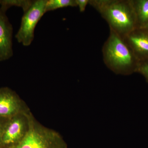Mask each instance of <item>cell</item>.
<instances>
[{
  "instance_id": "1",
  "label": "cell",
  "mask_w": 148,
  "mask_h": 148,
  "mask_svg": "<svg viewBox=\"0 0 148 148\" xmlns=\"http://www.w3.org/2000/svg\"><path fill=\"white\" fill-rule=\"evenodd\" d=\"M88 4L123 38L137 28L132 0H89Z\"/></svg>"
},
{
  "instance_id": "2",
  "label": "cell",
  "mask_w": 148,
  "mask_h": 148,
  "mask_svg": "<svg viewBox=\"0 0 148 148\" xmlns=\"http://www.w3.org/2000/svg\"><path fill=\"white\" fill-rule=\"evenodd\" d=\"M102 53L106 66L114 73L128 75L137 73L140 62L124 39L110 29Z\"/></svg>"
},
{
  "instance_id": "3",
  "label": "cell",
  "mask_w": 148,
  "mask_h": 148,
  "mask_svg": "<svg viewBox=\"0 0 148 148\" xmlns=\"http://www.w3.org/2000/svg\"><path fill=\"white\" fill-rule=\"evenodd\" d=\"M29 127L23 140L11 148H68L61 135L56 130L37 121L32 112L29 115Z\"/></svg>"
},
{
  "instance_id": "4",
  "label": "cell",
  "mask_w": 148,
  "mask_h": 148,
  "mask_svg": "<svg viewBox=\"0 0 148 148\" xmlns=\"http://www.w3.org/2000/svg\"><path fill=\"white\" fill-rule=\"evenodd\" d=\"M46 2L47 0L33 1L29 8L24 12L15 36L17 42L24 46H29L33 42L37 24L46 13Z\"/></svg>"
},
{
  "instance_id": "5",
  "label": "cell",
  "mask_w": 148,
  "mask_h": 148,
  "mask_svg": "<svg viewBox=\"0 0 148 148\" xmlns=\"http://www.w3.org/2000/svg\"><path fill=\"white\" fill-rule=\"evenodd\" d=\"M31 113L18 114L8 119L3 132L1 147H11L23 140L29 130Z\"/></svg>"
},
{
  "instance_id": "6",
  "label": "cell",
  "mask_w": 148,
  "mask_h": 148,
  "mask_svg": "<svg viewBox=\"0 0 148 148\" xmlns=\"http://www.w3.org/2000/svg\"><path fill=\"white\" fill-rule=\"evenodd\" d=\"M31 112L29 107L16 92L8 87L0 88V117L10 118Z\"/></svg>"
},
{
  "instance_id": "7",
  "label": "cell",
  "mask_w": 148,
  "mask_h": 148,
  "mask_svg": "<svg viewBox=\"0 0 148 148\" xmlns=\"http://www.w3.org/2000/svg\"><path fill=\"white\" fill-rule=\"evenodd\" d=\"M139 62L148 60V31L137 28L124 38Z\"/></svg>"
},
{
  "instance_id": "8",
  "label": "cell",
  "mask_w": 148,
  "mask_h": 148,
  "mask_svg": "<svg viewBox=\"0 0 148 148\" xmlns=\"http://www.w3.org/2000/svg\"><path fill=\"white\" fill-rule=\"evenodd\" d=\"M5 12L0 8V61L8 60L13 54V28Z\"/></svg>"
},
{
  "instance_id": "9",
  "label": "cell",
  "mask_w": 148,
  "mask_h": 148,
  "mask_svg": "<svg viewBox=\"0 0 148 148\" xmlns=\"http://www.w3.org/2000/svg\"><path fill=\"white\" fill-rule=\"evenodd\" d=\"M137 28H145L148 24V0H132Z\"/></svg>"
},
{
  "instance_id": "10",
  "label": "cell",
  "mask_w": 148,
  "mask_h": 148,
  "mask_svg": "<svg viewBox=\"0 0 148 148\" xmlns=\"http://www.w3.org/2000/svg\"><path fill=\"white\" fill-rule=\"evenodd\" d=\"M69 7H77L76 0H47L46 12Z\"/></svg>"
},
{
  "instance_id": "11",
  "label": "cell",
  "mask_w": 148,
  "mask_h": 148,
  "mask_svg": "<svg viewBox=\"0 0 148 148\" xmlns=\"http://www.w3.org/2000/svg\"><path fill=\"white\" fill-rule=\"evenodd\" d=\"M33 1L27 0H0V8L5 11L12 6L21 7L25 12L31 5Z\"/></svg>"
},
{
  "instance_id": "12",
  "label": "cell",
  "mask_w": 148,
  "mask_h": 148,
  "mask_svg": "<svg viewBox=\"0 0 148 148\" xmlns=\"http://www.w3.org/2000/svg\"><path fill=\"white\" fill-rule=\"evenodd\" d=\"M137 73L142 75L148 83V60L140 62Z\"/></svg>"
},
{
  "instance_id": "13",
  "label": "cell",
  "mask_w": 148,
  "mask_h": 148,
  "mask_svg": "<svg viewBox=\"0 0 148 148\" xmlns=\"http://www.w3.org/2000/svg\"><path fill=\"white\" fill-rule=\"evenodd\" d=\"M89 0H76L77 6L79 8L80 12H84L85 10L86 6L89 4Z\"/></svg>"
},
{
  "instance_id": "14",
  "label": "cell",
  "mask_w": 148,
  "mask_h": 148,
  "mask_svg": "<svg viewBox=\"0 0 148 148\" xmlns=\"http://www.w3.org/2000/svg\"><path fill=\"white\" fill-rule=\"evenodd\" d=\"M9 118H5L1 117H0V147H1V143L2 137L4 127H5L7 122Z\"/></svg>"
},
{
  "instance_id": "15",
  "label": "cell",
  "mask_w": 148,
  "mask_h": 148,
  "mask_svg": "<svg viewBox=\"0 0 148 148\" xmlns=\"http://www.w3.org/2000/svg\"><path fill=\"white\" fill-rule=\"evenodd\" d=\"M0 148H11L8 147H0Z\"/></svg>"
},
{
  "instance_id": "16",
  "label": "cell",
  "mask_w": 148,
  "mask_h": 148,
  "mask_svg": "<svg viewBox=\"0 0 148 148\" xmlns=\"http://www.w3.org/2000/svg\"><path fill=\"white\" fill-rule=\"evenodd\" d=\"M145 28V29H147V30L148 31V24L147 25V26H146V27H145V28Z\"/></svg>"
}]
</instances>
